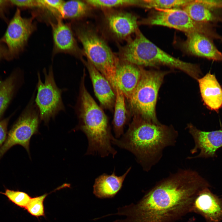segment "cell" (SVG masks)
Segmentation results:
<instances>
[{
	"mask_svg": "<svg viewBox=\"0 0 222 222\" xmlns=\"http://www.w3.org/2000/svg\"><path fill=\"white\" fill-rule=\"evenodd\" d=\"M115 95L113 125L115 138L119 139L124 134V127L126 122L125 97L122 92L117 86Z\"/></svg>",
	"mask_w": 222,
	"mask_h": 222,
	"instance_id": "cell-21",
	"label": "cell"
},
{
	"mask_svg": "<svg viewBox=\"0 0 222 222\" xmlns=\"http://www.w3.org/2000/svg\"><path fill=\"white\" fill-rule=\"evenodd\" d=\"M83 62L89 73L96 97L105 108H111L114 104L116 95L110 83L88 60Z\"/></svg>",
	"mask_w": 222,
	"mask_h": 222,
	"instance_id": "cell-17",
	"label": "cell"
},
{
	"mask_svg": "<svg viewBox=\"0 0 222 222\" xmlns=\"http://www.w3.org/2000/svg\"><path fill=\"white\" fill-rule=\"evenodd\" d=\"M85 1L90 6L102 9H109L121 6H139L140 0H88Z\"/></svg>",
	"mask_w": 222,
	"mask_h": 222,
	"instance_id": "cell-25",
	"label": "cell"
},
{
	"mask_svg": "<svg viewBox=\"0 0 222 222\" xmlns=\"http://www.w3.org/2000/svg\"><path fill=\"white\" fill-rule=\"evenodd\" d=\"M2 194L17 206L25 209L31 197L25 192L7 189Z\"/></svg>",
	"mask_w": 222,
	"mask_h": 222,
	"instance_id": "cell-27",
	"label": "cell"
},
{
	"mask_svg": "<svg viewBox=\"0 0 222 222\" xmlns=\"http://www.w3.org/2000/svg\"><path fill=\"white\" fill-rule=\"evenodd\" d=\"M178 137L172 127L137 116L126 132L112 144L132 153L143 170L148 171L160 160L165 148L175 145Z\"/></svg>",
	"mask_w": 222,
	"mask_h": 222,
	"instance_id": "cell-2",
	"label": "cell"
},
{
	"mask_svg": "<svg viewBox=\"0 0 222 222\" xmlns=\"http://www.w3.org/2000/svg\"><path fill=\"white\" fill-rule=\"evenodd\" d=\"M140 67V80L129 100L130 104L137 116L159 123L156 117V105L158 91L166 72L147 70Z\"/></svg>",
	"mask_w": 222,
	"mask_h": 222,
	"instance_id": "cell-6",
	"label": "cell"
},
{
	"mask_svg": "<svg viewBox=\"0 0 222 222\" xmlns=\"http://www.w3.org/2000/svg\"><path fill=\"white\" fill-rule=\"evenodd\" d=\"M33 99L27 106L9 132L0 148V158L11 147L16 145L23 146L30 155V143L32 136L37 134L40 121L39 113Z\"/></svg>",
	"mask_w": 222,
	"mask_h": 222,
	"instance_id": "cell-9",
	"label": "cell"
},
{
	"mask_svg": "<svg viewBox=\"0 0 222 222\" xmlns=\"http://www.w3.org/2000/svg\"><path fill=\"white\" fill-rule=\"evenodd\" d=\"M9 120V118H7L0 121V146L6 139Z\"/></svg>",
	"mask_w": 222,
	"mask_h": 222,
	"instance_id": "cell-31",
	"label": "cell"
},
{
	"mask_svg": "<svg viewBox=\"0 0 222 222\" xmlns=\"http://www.w3.org/2000/svg\"><path fill=\"white\" fill-rule=\"evenodd\" d=\"M210 187L196 171L180 169L157 183L136 204L119 207L109 216H126L112 222H173L191 212L199 192Z\"/></svg>",
	"mask_w": 222,
	"mask_h": 222,
	"instance_id": "cell-1",
	"label": "cell"
},
{
	"mask_svg": "<svg viewBox=\"0 0 222 222\" xmlns=\"http://www.w3.org/2000/svg\"><path fill=\"white\" fill-rule=\"evenodd\" d=\"M191 0H140V7L148 9H169L179 8Z\"/></svg>",
	"mask_w": 222,
	"mask_h": 222,
	"instance_id": "cell-24",
	"label": "cell"
},
{
	"mask_svg": "<svg viewBox=\"0 0 222 222\" xmlns=\"http://www.w3.org/2000/svg\"><path fill=\"white\" fill-rule=\"evenodd\" d=\"M182 7L190 17L197 22L208 24L217 20L212 11L213 9L203 3L200 0H191Z\"/></svg>",
	"mask_w": 222,
	"mask_h": 222,
	"instance_id": "cell-20",
	"label": "cell"
},
{
	"mask_svg": "<svg viewBox=\"0 0 222 222\" xmlns=\"http://www.w3.org/2000/svg\"><path fill=\"white\" fill-rule=\"evenodd\" d=\"M90 6L85 1H64L60 11V18L73 20L81 18L88 14Z\"/></svg>",
	"mask_w": 222,
	"mask_h": 222,
	"instance_id": "cell-22",
	"label": "cell"
},
{
	"mask_svg": "<svg viewBox=\"0 0 222 222\" xmlns=\"http://www.w3.org/2000/svg\"><path fill=\"white\" fill-rule=\"evenodd\" d=\"M7 55V48L0 40V62L3 60H6Z\"/></svg>",
	"mask_w": 222,
	"mask_h": 222,
	"instance_id": "cell-32",
	"label": "cell"
},
{
	"mask_svg": "<svg viewBox=\"0 0 222 222\" xmlns=\"http://www.w3.org/2000/svg\"><path fill=\"white\" fill-rule=\"evenodd\" d=\"M131 169L130 167L123 175L119 176L116 175L115 169L111 174L103 173L100 175L95 179L93 186V194L101 199L114 198L121 189Z\"/></svg>",
	"mask_w": 222,
	"mask_h": 222,
	"instance_id": "cell-18",
	"label": "cell"
},
{
	"mask_svg": "<svg viewBox=\"0 0 222 222\" xmlns=\"http://www.w3.org/2000/svg\"><path fill=\"white\" fill-rule=\"evenodd\" d=\"M55 23H51L55 53H64L76 56H80L82 52L79 47L70 25L62 19L56 18Z\"/></svg>",
	"mask_w": 222,
	"mask_h": 222,
	"instance_id": "cell-15",
	"label": "cell"
},
{
	"mask_svg": "<svg viewBox=\"0 0 222 222\" xmlns=\"http://www.w3.org/2000/svg\"><path fill=\"white\" fill-rule=\"evenodd\" d=\"M12 7L10 0H0V18L7 24L10 10Z\"/></svg>",
	"mask_w": 222,
	"mask_h": 222,
	"instance_id": "cell-30",
	"label": "cell"
},
{
	"mask_svg": "<svg viewBox=\"0 0 222 222\" xmlns=\"http://www.w3.org/2000/svg\"><path fill=\"white\" fill-rule=\"evenodd\" d=\"M43 72L44 83L41 80L40 74L38 73L35 104L39 110L40 121L47 125L51 118H54L60 112L64 111L65 107L62 98V90L56 84L52 67L50 68L48 72L44 69Z\"/></svg>",
	"mask_w": 222,
	"mask_h": 222,
	"instance_id": "cell-8",
	"label": "cell"
},
{
	"mask_svg": "<svg viewBox=\"0 0 222 222\" xmlns=\"http://www.w3.org/2000/svg\"><path fill=\"white\" fill-rule=\"evenodd\" d=\"M147 18L138 22V24L158 25L173 28L184 32L186 35L199 32L211 37L217 35L208 27V24L193 20L182 8L156 9Z\"/></svg>",
	"mask_w": 222,
	"mask_h": 222,
	"instance_id": "cell-7",
	"label": "cell"
},
{
	"mask_svg": "<svg viewBox=\"0 0 222 222\" xmlns=\"http://www.w3.org/2000/svg\"><path fill=\"white\" fill-rule=\"evenodd\" d=\"M49 194L31 198L25 209L33 216H44L45 214L43 203L45 198Z\"/></svg>",
	"mask_w": 222,
	"mask_h": 222,
	"instance_id": "cell-26",
	"label": "cell"
},
{
	"mask_svg": "<svg viewBox=\"0 0 222 222\" xmlns=\"http://www.w3.org/2000/svg\"><path fill=\"white\" fill-rule=\"evenodd\" d=\"M75 29L87 60L108 80L115 92V78L120 62L119 58L105 40L91 28L81 26Z\"/></svg>",
	"mask_w": 222,
	"mask_h": 222,
	"instance_id": "cell-5",
	"label": "cell"
},
{
	"mask_svg": "<svg viewBox=\"0 0 222 222\" xmlns=\"http://www.w3.org/2000/svg\"><path fill=\"white\" fill-rule=\"evenodd\" d=\"M206 187L200 191L193 201L191 212L201 215L208 222L222 220V199Z\"/></svg>",
	"mask_w": 222,
	"mask_h": 222,
	"instance_id": "cell-12",
	"label": "cell"
},
{
	"mask_svg": "<svg viewBox=\"0 0 222 222\" xmlns=\"http://www.w3.org/2000/svg\"><path fill=\"white\" fill-rule=\"evenodd\" d=\"M10 1L13 6H16L19 9L40 8L38 0H11Z\"/></svg>",
	"mask_w": 222,
	"mask_h": 222,
	"instance_id": "cell-29",
	"label": "cell"
},
{
	"mask_svg": "<svg viewBox=\"0 0 222 222\" xmlns=\"http://www.w3.org/2000/svg\"><path fill=\"white\" fill-rule=\"evenodd\" d=\"M35 27L33 17H23L20 9L17 8L4 34L0 39L7 48L6 60L10 61L19 56Z\"/></svg>",
	"mask_w": 222,
	"mask_h": 222,
	"instance_id": "cell-10",
	"label": "cell"
},
{
	"mask_svg": "<svg viewBox=\"0 0 222 222\" xmlns=\"http://www.w3.org/2000/svg\"><path fill=\"white\" fill-rule=\"evenodd\" d=\"M40 8L46 9L56 16V18H60V13L64 1L60 0H38Z\"/></svg>",
	"mask_w": 222,
	"mask_h": 222,
	"instance_id": "cell-28",
	"label": "cell"
},
{
	"mask_svg": "<svg viewBox=\"0 0 222 222\" xmlns=\"http://www.w3.org/2000/svg\"><path fill=\"white\" fill-rule=\"evenodd\" d=\"M221 8H222V2H221Z\"/></svg>",
	"mask_w": 222,
	"mask_h": 222,
	"instance_id": "cell-33",
	"label": "cell"
},
{
	"mask_svg": "<svg viewBox=\"0 0 222 222\" xmlns=\"http://www.w3.org/2000/svg\"><path fill=\"white\" fill-rule=\"evenodd\" d=\"M82 77L77 105L78 125L75 128L86 135L88 142L86 155H98L104 158L117 151L111 144L115 138L109 127L105 113L87 91L85 85V74Z\"/></svg>",
	"mask_w": 222,
	"mask_h": 222,
	"instance_id": "cell-3",
	"label": "cell"
},
{
	"mask_svg": "<svg viewBox=\"0 0 222 222\" xmlns=\"http://www.w3.org/2000/svg\"><path fill=\"white\" fill-rule=\"evenodd\" d=\"M187 39L182 47L192 55L216 61H222V53L215 46L210 37L199 32L186 34Z\"/></svg>",
	"mask_w": 222,
	"mask_h": 222,
	"instance_id": "cell-14",
	"label": "cell"
},
{
	"mask_svg": "<svg viewBox=\"0 0 222 222\" xmlns=\"http://www.w3.org/2000/svg\"><path fill=\"white\" fill-rule=\"evenodd\" d=\"M15 76L12 75L0 83V116L6 108L14 92Z\"/></svg>",
	"mask_w": 222,
	"mask_h": 222,
	"instance_id": "cell-23",
	"label": "cell"
},
{
	"mask_svg": "<svg viewBox=\"0 0 222 222\" xmlns=\"http://www.w3.org/2000/svg\"><path fill=\"white\" fill-rule=\"evenodd\" d=\"M140 67L120 61L115 75L116 86L130 100L140 80Z\"/></svg>",
	"mask_w": 222,
	"mask_h": 222,
	"instance_id": "cell-16",
	"label": "cell"
},
{
	"mask_svg": "<svg viewBox=\"0 0 222 222\" xmlns=\"http://www.w3.org/2000/svg\"><path fill=\"white\" fill-rule=\"evenodd\" d=\"M187 128L194 139L195 146L190 150L194 154L200 150L198 155L188 157L187 159L217 157L216 152L222 147V130L206 131L197 128L191 124L187 125Z\"/></svg>",
	"mask_w": 222,
	"mask_h": 222,
	"instance_id": "cell-11",
	"label": "cell"
},
{
	"mask_svg": "<svg viewBox=\"0 0 222 222\" xmlns=\"http://www.w3.org/2000/svg\"><path fill=\"white\" fill-rule=\"evenodd\" d=\"M135 37L120 47V60L139 67L164 65L179 69L198 79L200 69L195 64L183 61L168 54L147 39L138 29Z\"/></svg>",
	"mask_w": 222,
	"mask_h": 222,
	"instance_id": "cell-4",
	"label": "cell"
},
{
	"mask_svg": "<svg viewBox=\"0 0 222 222\" xmlns=\"http://www.w3.org/2000/svg\"><path fill=\"white\" fill-rule=\"evenodd\" d=\"M105 22L110 33L118 39H128L138 29V21L133 14L124 11H111L106 13Z\"/></svg>",
	"mask_w": 222,
	"mask_h": 222,
	"instance_id": "cell-13",
	"label": "cell"
},
{
	"mask_svg": "<svg viewBox=\"0 0 222 222\" xmlns=\"http://www.w3.org/2000/svg\"><path fill=\"white\" fill-rule=\"evenodd\" d=\"M197 80L205 105L211 110H218L222 107V88L215 76L209 72Z\"/></svg>",
	"mask_w": 222,
	"mask_h": 222,
	"instance_id": "cell-19",
	"label": "cell"
}]
</instances>
